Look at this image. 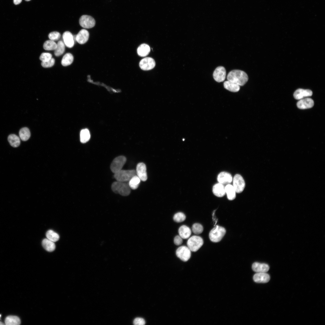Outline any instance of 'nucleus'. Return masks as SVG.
<instances>
[{
    "mask_svg": "<svg viewBox=\"0 0 325 325\" xmlns=\"http://www.w3.org/2000/svg\"><path fill=\"white\" fill-rule=\"evenodd\" d=\"M217 180L219 183L224 185L228 184L231 183L232 181V177L229 173L225 172H222L219 174L218 175Z\"/></svg>",
    "mask_w": 325,
    "mask_h": 325,
    "instance_id": "obj_13",
    "label": "nucleus"
},
{
    "mask_svg": "<svg viewBox=\"0 0 325 325\" xmlns=\"http://www.w3.org/2000/svg\"><path fill=\"white\" fill-rule=\"evenodd\" d=\"M57 47V44L51 40L46 41L44 43L43 47L46 50H54Z\"/></svg>",
    "mask_w": 325,
    "mask_h": 325,
    "instance_id": "obj_33",
    "label": "nucleus"
},
{
    "mask_svg": "<svg viewBox=\"0 0 325 325\" xmlns=\"http://www.w3.org/2000/svg\"><path fill=\"white\" fill-rule=\"evenodd\" d=\"M141 180L136 175L133 176L129 181L128 184L130 188L133 189H137L139 185Z\"/></svg>",
    "mask_w": 325,
    "mask_h": 325,
    "instance_id": "obj_30",
    "label": "nucleus"
},
{
    "mask_svg": "<svg viewBox=\"0 0 325 325\" xmlns=\"http://www.w3.org/2000/svg\"><path fill=\"white\" fill-rule=\"evenodd\" d=\"M178 233L179 236L182 239H186L190 237L191 231L189 227L185 225H183L179 228Z\"/></svg>",
    "mask_w": 325,
    "mask_h": 325,
    "instance_id": "obj_21",
    "label": "nucleus"
},
{
    "mask_svg": "<svg viewBox=\"0 0 325 325\" xmlns=\"http://www.w3.org/2000/svg\"><path fill=\"white\" fill-rule=\"evenodd\" d=\"M20 318L17 316L10 315L5 319V323L6 325H18L20 323Z\"/></svg>",
    "mask_w": 325,
    "mask_h": 325,
    "instance_id": "obj_26",
    "label": "nucleus"
},
{
    "mask_svg": "<svg viewBox=\"0 0 325 325\" xmlns=\"http://www.w3.org/2000/svg\"><path fill=\"white\" fill-rule=\"evenodd\" d=\"M42 244L43 248L49 252L53 251L55 248V245L54 242L47 238L44 239L43 240Z\"/></svg>",
    "mask_w": 325,
    "mask_h": 325,
    "instance_id": "obj_25",
    "label": "nucleus"
},
{
    "mask_svg": "<svg viewBox=\"0 0 325 325\" xmlns=\"http://www.w3.org/2000/svg\"><path fill=\"white\" fill-rule=\"evenodd\" d=\"M22 0H13L14 4L15 5H17L20 4L22 2Z\"/></svg>",
    "mask_w": 325,
    "mask_h": 325,
    "instance_id": "obj_42",
    "label": "nucleus"
},
{
    "mask_svg": "<svg viewBox=\"0 0 325 325\" xmlns=\"http://www.w3.org/2000/svg\"><path fill=\"white\" fill-rule=\"evenodd\" d=\"M5 325V324H4L2 322L0 321V325Z\"/></svg>",
    "mask_w": 325,
    "mask_h": 325,
    "instance_id": "obj_43",
    "label": "nucleus"
},
{
    "mask_svg": "<svg viewBox=\"0 0 325 325\" xmlns=\"http://www.w3.org/2000/svg\"><path fill=\"white\" fill-rule=\"evenodd\" d=\"M314 104V101L312 99L307 98L299 100L297 103V106L300 109H305L312 107Z\"/></svg>",
    "mask_w": 325,
    "mask_h": 325,
    "instance_id": "obj_14",
    "label": "nucleus"
},
{
    "mask_svg": "<svg viewBox=\"0 0 325 325\" xmlns=\"http://www.w3.org/2000/svg\"><path fill=\"white\" fill-rule=\"evenodd\" d=\"M226 232V230L224 228L217 225L210 231L209 238L212 242H218L222 239Z\"/></svg>",
    "mask_w": 325,
    "mask_h": 325,
    "instance_id": "obj_3",
    "label": "nucleus"
},
{
    "mask_svg": "<svg viewBox=\"0 0 325 325\" xmlns=\"http://www.w3.org/2000/svg\"><path fill=\"white\" fill-rule=\"evenodd\" d=\"M203 241L202 237L197 236L191 237L187 242V247L191 251L195 252L198 250L202 246Z\"/></svg>",
    "mask_w": 325,
    "mask_h": 325,
    "instance_id": "obj_5",
    "label": "nucleus"
},
{
    "mask_svg": "<svg viewBox=\"0 0 325 325\" xmlns=\"http://www.w3.org/2000/svg\"><path fill=\"white\" fill-rule=\"evenodd\" d=\"M214 80L218 82L224 81L226 78V70L224 67L219 66L217 67L214 70L213 74Z\"/></svg>",
    "mask_w": 325,
    "mask_h": 325,
    "instance_id": "obj_11",
    "label": "nucleus"
},
{
    "mask_svg": "<svg viewBox=\"0 0 325 325\" xmlns=\"http://www.w3.org/2000/svg\"><path fill=\"white\" fill-rule=\"evenodd\" d=\"M111 188L114 193L124 196L128 195L131 193V188L128 184L125 182H114L112 184Z\"/></svg>",
    "mask_w": 325,
    "mask_h": 325,
    "instance_id": "obj_2",
    "label": "nucleus"
},
{
    "mask_svg": "<svg viewBox=\"0 0 325 325\" xmlns=\"http://www.w3.org/2000/svg\"><path fill=\"white\" fill-rule=\"evenodd\" d=\"M212 192L216 196L218 197H223L226 193L225 187L223 184L219 183L216 184L213 187Z\"/></svg>",
    "mask_w": 325,
    "mask_h": 325,
    "instance_id": "obj_19",
    "label": "nucleus"
},
{
    "mask_svg": "<svg viewBox=\"0 0 325 325\" xmlns=\"http://www.w3.org/2000/svg\"><path fill=\"white\" fill-rule=\"evenodd\" d=\"M63 38L64 44L69 48L73 47L74 44L73 36L70 32H64L63 35Z\"/></svg>",
    "mask_w": 325,
    "mask_h": 325,
    "instance_id": "obj_18",
    "label": "nucleus"
},
{
    "mask_svg": "<svg viewBox=\"0 0 325 325\" xmlns=\"http://www.w3.org/2000/svg\"><path fill=\"white\" fill-rule=\"evenodd\" d=\"M150 50L149 46L144 43L141 44L138 47L137 52L139 56L141 57H144L149 54Z\"/></svg>",
    "mask_w": 325,
    "mask_h": 325,
    "instance_id": "obj_22",
    "label": "nucleus"
},
{
    "mask_svg": "<svg viewBox=\"0 0 325 325\" xmlns=\"http://www.w3.org/2000/svg\"><path fill=\"white\" fill-rule=\"evenodd\" d=\"M48 36L50 40L54 41L59 39L60 37V34L58 32L54 31L50 33Z\"/></svg>",
    "mask_w": 325,
    "mask_h": 325,
    "instance_id": "obj_37",
    "label": "nucleus"
},
{
    "mask_svg": "<svg viewBox=\"0 0 325 325\" xmlns=\"http://www.w3.org/2000/svg\"><path fill=\"white\" fill-rule=\"evenodd\" d=\"M225 190L229 200H233L235 199L236 192L233 185L230 184L226 185Z\"/></svg>",
    "mask_w": 325,
    "mask_h": 325,
    "instance_id": "obj_24",
    "label": "nucleus"
},
{
    "mask_svg": "<svg viewBox=\"0 0 325 325\" xmlns=\"http://www.w3.org/2000/svg\"><path fill=\"white\" fill-rule=\"evenodd\" d=\"M174 241L176 245H180L183 243L182 238L179 236H176L174 238Z\"/></svg>",
    "mask_w": 325,
    "mask_h": 325,
    "instance_id": "obj_41",
    "label": "nucleus"
},
{
    "mask_svg": "<svg viewBox=\"0 0 325 325\" xmlns=\"http://www.w3.org/2000/svg\"><path fill=\"white\" fill-rule=\"evenodd\" d=\"M252 268L254 271L257 273L266 272L269 270V267L266 264L255 262L253 264Z\"/></svg>",
    "mask_w": 325,
    "mask_h": 325,
    "instance_id": "obj_20",
    "label": "nucleus"
},
{
    "mask_svg": "<svg viewBox=\"0 0 325 325\" xmlns=\"http://www.w3.org/2000/svg\"><path fill=\"white\" fill-rule=\"evenodd\" d=\"M19 135L22 140L24 141H26L30 137V131L29 128L27 127L22 128L19 132Z\"/></svg>",
    "mask_w": 325,
    "mask_h": 325,
    "instance_id": "obj_28",
    "label": "nucleus"
},
{
    "mask_svg": "<svg viewBox=\"0 0 325 325\" xmlns=\"http://www.w3.org/2000/svg\"><path fill=\"white\" fill-rule=\"evenodd\" d=\"M176 254L177 256L181 260L184 262H186L190 257L191 250L188 247L182 246L177 249Z\"/></svg>",
    "mask_w": 325,
    "mask_h": 325,
    "instance_id": "obj_8",
    "label": "nucleus"
},
{
    "mask_svg": "<svg viewBox=\"0 0 325 325\" xmlns=\"http://www.w3.org/2000/svg\"><path fill=\"white\" fill-rule=\"evenodd\" d=\"M126 161V158L123 156L115 158L110 165V168L112 172L115 173L121 170Z\"/></svg>",
    "mask_w": 325,
    "mask_h": 325,
    "instance_id": "obj_6",
    "label": "nucleus"
},
{
    "mask_svg": "<svg viewBox=\"0 0 325 325\" xmlns=\"http://www.w3.org/2000/svg\"><path fill=\"white\" fill-rule=\"evenodd\" d=\"M224 86L226 89L232 92H238L240 88L239 85L228 80L224 82Z\"/></svg>",
    "mask_w": 325,
    "mask_h": 325,
    "instance_id": "obj_23",
    "label": "nucleus"
},
{
    "mask_svg": "<svg viewBox=\"0 0 325 325\" xmlns=\"http://www.w3.org/2000/svg\"><path fill=\"white\" fill-rule=\"evenodd\" d=\"M227 79L228 81L234 82L240 86H243L247 82L248 77L247 74L244 71L235 70L228 73Z\"/></svg>",
    "mask_w": 325,
    "mask_h": 325,
    "instance_id": "obj_1",
    "label": "nucleus"
},
{
    "mask_svg": "<svg viewBox=\"0 0 325 325\" xmlns=\"http://www.w3.org/2000/svg\"><path fill=\"white\" fill-rule=\"evenodd\" d=\"M89 35L87 30L84 29H82L76 35V41L80 44H84L88 41Z\"/></svg>",
    "mask_w": 325,
    "mask_h": 325,
    "instance_id": "obj_16",
    "label": "nucleus"
},
{
    "mask_svg": "<svg viewBox=\"0 0 325 325\" xmlns=\"http://www.w3.org/2000/svg\"><path fill=\"white\" fill-rule=\"evenodd\" d=\"M25 0L26 1H30L31 0Z\"/></svg>",
    "mask_w": 325,
    "mask_h": 325,
    "instance_id": "obj_44",
    "label": "nucleus"
},
{
    "mask_svg": "<svg viewBox=\"0 0 325 325\" xmlns=\"http://www.w3.org/2000/svg\"><path fill=\"white\" fill-rule=\"evenodd\" d=\"M136 175V171L135 170L121 169L115 173L114 177L118 181L125 182L129 181L133 176Z\"/></svg>",
    "mask_w": 325,
    "mask_h": 325,
    "instance_id": "obj_4",
    "label": "nucleus"
},
{
    "mask_svg": "<svg viewBox=\"0 0 325 325\" xmlns=\"http://www.w3.org/2000/svg\"><path fill=\"white\" fill-rule=\"evenodd\" d=\"M173 220L176 222H181L184 221L186 219L185 214L181 212L175 214L173 216Z\"/></svg>",
    "mask_w": 325,
    "mask_h": 325,
    "instance_id": "obj_36",
    "label": "nucleus"
},
{
    "mask_svg": "<svg viewBox=\"0 0 325 325\" xmlns=\"http://www.w3.org/2000/svg\"><path fill=\"white\" fill-rule=\"evenodd\" d=\"M145 323L144 320L141 317L136 318L133 321V324L135 325H144Z\"/></svg>",
    "mask_w": 325,
    "mask_h": 325,
    "instance_id": "obj_40",
    "label": "nucleus"
},
{
    "mask_svg": "<svg viewBox=\"0 0 325 325\" xmlns=\"http://www.w3.org/2000/svg\"><path fill=\"white\" fill-rule=\"evenodd\" d=\"M46 236L47 239L54 242L57 241L59 239V235L51 230L47 232Z\"/></svg>",
    "mask_w": 325,
    "mask_h": 325,
    "instance_id": "obj_34",
    "label": "nucleus"
},
{
    "mask_svg": "<svg viewBox=\"0 0 325 325\" xmlns=\"http://www.w3.org/2000/svg\"><path fill=\"white\" fill-rule=\"evenodd\" d=\"M90 138V135L88 130L85 128L82 129L80 133V140L81 143H85L88 142Z\"/></svg>",
    "mask_w": 325,
    "mask_h": 325,
    "instance_id": "obj_31",
    "label": "nucleus"
},
{
    "mask_svg": "<svg viewBox=\"0 0 325 325\" xmlns=\"http://www.w3.org/2000/svg\"><path fill=\"white\" fill-rule=\"evenodd\" d=\"M136 174L141 180L144 181L147 179L146 167L145 164L143 162L138 163L136 166Z\"/></svg>",
    "mask_w": 325,
    "mask_h": 325,
    "instance_id": "obj_12",
    "label": "nucleus"
},
{
    "mask_svg": "<svg viewBox=\"0 0 325 325\" xmlns=\"http://www.w3.org/2000/svg\"><path fill=\"white\" fill-rule=\"evenodd\" d=\"M156 63L152 58L147 57L142 59L140 62L139 67L144 70H148L153 69L155 67Z\"/></svg>",
    "mask_w": 325,
    "mask_h": 325,
    "instance_id": "obj_10",
    "label": "nucleus"
},
{
    "mask_svg": "<svg viewBox=\"0 0 325 325\" xmlns=\"http://www.w3.org/2000/svg\"><path fill=\"white\" fill-rule=\"evenodd\" d=\"M80 25L84 28H91L94 26L95 21L91 16L88 15H83L79 20Z\"/></svg>",
    "mask_w": 325,
    "mask_h": 325,
    "instance_id": "obj_9",
    "label": "nucleus"
},
{
    "mask_svg": "<svg viewBox=\"0 0 325 325\" xmlns=\"http://www.w3.org/2000/svg\"><path fill=\"white\" fill-rule=\"evenodd\" d=\"M233 186L236 193H241L243 190L245 186V181L240 175L237 174L233 178Z\"/></svg>",
    "mask_w": 325,
    "mask_h": 325,
    "instance_id": "obj_7",
    "label": "nucleus"
},
{
    "mask_svg": "<svg viewBox=\"0 0 325 325\" xmlns=\"http://www.w3.org/2000/svg\"><path fill=\"white\" fill-rule=\"evenodd\" d=\"M52 54L49 53H42L39 57L40 60L42 62H46L52 58Z\"/></svg>",
    "mask_w": 325,
    "mask_h": 325,
    "instance_id": "obj_38",
    "label": "nucleus"
},
{
    "mask_svg": "<svg viewBox=\"0 0 325 325\" xmlns=\"http://www.w3.org/2000/svg\"><path fill=\"white\" fill-rule=\"evenodd\" d=\"M192 229L194 233L196 234H200L203 232V228L201 224L196 223L193 225Z\"/></svg>",
    "mask_w": 325,
    "mask_h": 325,
    "instance_id": "obj_35",
    "label": "nucleus"
},
{
    "mask_svg": "<svg viewBox=\"0 0 325 325\" xmlns=\"http://www.w3.org/2000/svg\"><path fill=\"white\" fill-rule=\"evenodd\" d=\"M73 60V57L70 53H66L63 57L61 63L63 66H67L70 65Z\"/></svg>",
    "mask_w": 325,
    "mask_h": 325,
    "instance_id": "obj_29",
    "label": "nucleus"
},
{
    "mask_svg": "<svg viewBox=\"0 0 325 325\" xmlns=\"http://www.w3.org/2000/svg\"><path fill=\"white\" fill-rule=\"evenodd\" d=\"M312 94V92L310 90L299 88L295 91L293 96L295 99L300 100L306 97L311 96Z\"/></svg>",
    "mask_w": 325,
    "mask_h": 325,
    "instance_id": "obj_15",
    "label": "nucleus"
},
{
    "mask_svg": "<svg viewBox=\"0 0 325 325\" xmlns=\"http://www.w3.org/2000/svg\"><path fill=\"white\" fill-rule=\"evenodd\" d=\"M8 139L10 145L13 147H17L20 145V139L15 134L9 135Z\"/></svg>",
    "mask_w": 325,
    "mask_h": 325,
    "instance_id": "obj_27",
    "label": "nucleus"
},
{
    "mask_svg": "<svg viewBox=\"0 0 325 325\" xmlns=\"http://www.w3.org/2000/svg\"><path fill=\"white\" fill-rule=\"evenodd\" d=\"M55 60L53 58H51L48 61L46 62H42L41 65L44 67L48 68L52 67L55 63Z\"/></svg>",
    "mask_w": 325,
    "mask_h": 325,
    "instance_id": "obj_39",
    "label": "nucleus"
},
{
    "mask_svg": "<svg viewBox=\"0 0 325 325\" xmlns=\"http://www.w3.org/2000/svg\"><path fill=\"white\" fill-rule=\"evenodd\" d=\"M253 279L255 282L257 283H266L270 280V277L266 272H258L255 274Z\"/></svg>",
    "mask_w": 325,
    "mask_h": 325,
    "instance_id": "obj_17",
    "label": "nucleus"
},
{
    "mask_svg": "<svg viewBox=\"0 0 325 325\" xmlns=\"http://www.w3.org/2000/svg\"><path fill=\"white\" fill-rule=\"evenodd\" d=\"M65 50L64 44L62 41H59L57 44V47L54 50L55 55L57 57L61 55L64 52Z\"/></svg>",
    "mask_w": 325,
    "mask_h": 325,
    "instance_id": "obj_32",
    "label": "nucleus"
}]
</instances>
